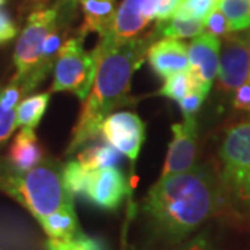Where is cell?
Here are the masks:
<instances>
[{
	"label": "cell",
	"instance_id": "cell-1",
	"mask_svg": "<svg viewBox=\"0 0 250 250\" xmlns=\"http://www.w3.org/2000/svg\"><path fill=\"white\" fill-rule=\"evenodd\" d=\"M225 195L213 171L195 166L159 179L145 197L142 210L157 236L181 243L223 208Z\"/></svg>",
	"mask_w": 250,
	"mask_h": 250
},
{
	"label": "cell",
	"instance_id": "cell-2",
	"mask_svg": "<svg viewBox=\"0 0 250 250\" xmlns=\"http://www.w3.org/2000/svg\"><path fill=\"white\" fill-rule=\"evenodd\" d=\"M154 35L135 38L111 47L96 46L92 54L98 70L92 90L85 99L78 123L72 131L67 153L71 154L102 132L103 121L117 106L131 102L129 88L134 72L142 65Z\"/></svg>",
	"mask_w": 250,
	"mask_h": 250
},
{
	"label": "cell",
	"instance_id": "cell-3",
	"mask_svg": "<svg viewBox=\"0 0 250 250\" xmlns=\"http://www.w3.org/2000/svg\"><path fill=\"white\" fill-rule=\"evenodd\" d=\"M0 190L24 206L38 221L74 205L62 185V171L53 163L39 164L24 172L14 168L0 171Z\"/></svg>",
	"mask_w": 250,
	"mask_h": 250
},
{
	"label": "cell",
	"instance_id": "cell-4",
	"mask_svg": "<svg viewBox=\"0 0 250 250\" xmlns=\"http://www.w3.org/2000/svg\"><path fill=\"white\" fill-rule=\"evenodd\" d=\"M98 70V60L83 50V36L64 42L56 57L52 92H72L85 100L92 90Z\"/></svg>",
	"mask_w": 250,
	"mask_h": 250
},
{
	"label": "cell",
	"instance_id": "cell-5",
	"mask_svg": "<svg viewBox=\"0 0 250 250\" xmlns=\"http://www.w3.org/2000/svg\"><path fill=\"white\" fill-rule=\"evenodd\" d=\"M220 181L227 193L250 202V123L229 128L220 150Z\"/></svg>",
	"mask_w": 250,
	"mask_h": 250
},
{
	"label": "cell",
	"instance_id": "cell-6",
	"mask_svg": "<svg viewBox=\"0 0 250 250\" xmlns=\"http://www.w3.org/2000/svg\"><path fill=\"white\" fill-rule=\"evenodd\" d=\"M57 18L59 13L56 9L36 10L28 17L27 25L21 32L14 50V65L17 71L13 82H22L39 67L42 46L46 36L57 27Z\"/></svg>",
	"mask_w": 250,
	"mask_h": 250
},
{
	"label": "cell",
	"instance_id": "cell-7",
	"mask_svg": "<svg viewBox=\"0 0 250 250\" xmlns=\"http://www.w3.org/2000/svg\"><path fill=\"white\" fill-rule=\"evenodd\" d=\"M157 4L159 0H124L117 9L110 32L98 46L111 47L138 38L156 18Z\"/></svg>",
	"mask_w": 250,
	"mask_h": 250
},
{
	"label": "cell",
	"instance_id": "cell-8",
	"mask_svg": "<svg viewBox=\"0 0 250 250\" xmlns=\"http://www.w3.org/2000/svg\"><path fill=\"white\" fill-rule=\"evenodd\" d=\"M221 52L220 38L203 32L188 46L189 72L192 75L193 88L208 93L213 81L218 74V62Z\"/></svg>",
	"mask_w": 250,
	"mask_h": 250
},
{
	"label": "cell",
	"instance_id": "cell-9",
	"mask_svg": "<svg viewBox=\"0 0 250 250\" xmlns=\"http://www.w3.org/2000/svg\"><path fill=\"white\" fill-rule=\"evenodd\" d=\"M102 135L110 146L135 161L145 141V124L138 114L121 111L110 114L103 121Z\"/></svg>",
	"mask_w": 250,
	"mask_h": 250
},
{
	"label": "cell",
	"instance_id": "cell-10",
	"mask_svg": "<svg viewBox=\"0 0 250 250\" xmlns=\"http://www.w3.org/2000/svg\"><path fill=\"white\" fill-rule=\"evenodd\" d=\"M172 141L161 171L160 178L179 174L195 167L197 124L195 117H184V123L172 124Z\"/></svg>",
	"mask_w": 250,
	"mask_h": 250
},
{
	"label": "cell",
	"instance_id": "cell-11",
	"mask_svg": "<svg viewBox=\"0 0 250 250\" xmlns=\"http://www.w3.org/2000/svg\"><path fill=\"white\" fill-rule=\"evenodd\" d=\"M250 52L243 38L227 36L218 62V83L224 92H233L249 80Z\"/></svg>",
	"mask_w": 250,
	"mask_h": 250
},
{
	"label": "cell",
	"instance_id": "cell-12",
	"mask_svg": "<svg viewBox=\"0 0 250 250\" xmlns=\"http://www.w3.org/2000/svg\"><path fill=\"white\" fill-rule=\"evenodd\" d=\"M129 193L125 177L116 167L100 168L92 172L86 199L104 210H116Z\"/></svg>",
	"mask_w": 250,
	"mask_h": 250
},
{
	"label": "cell",
	"instance_id": "cell-13",
	"mask_svg": "<svg viewBox=\"0 0 250 250\" xmlns=\"http://www.w3.org/2000/svg\"><path fill=\"white\" fill-rule=\"evenodd\" d=\"M154 72L161 78L189 70L188 46L178 39L164 38L153 42L146 54Z\"/></svg>",
	"mask_w": 250,
	"mask_h": 250
},
{
	"label": "cell",
	"instance_id": "cell-14",
	"mask_svg": "<svg viewBox=\"0 0 250 250\" xmlns=\"http://www.w3.org/2000/svg\"><path fill=\"white\" fill-rule=\"evenodd\" d=\"M43 159V150L38 143L35 131L32 128H22L14 138L9 150V161L16 171L32 170Z\"/></svg>",
	"mask_w": 250,
	"mask_h": 250
},
{
	"label": "cell",
	"instance_id": "cell-15",
	"mask_svg": "<svg viewBox=\"0 0 250 250\" xmlns=\"http://www.w3.org/2000/svg\"><path fill=\"white\" fill-rule=\"evenodd\" d=\"M83 11V24L81 27V36L88 32H98L104 38L113 27L116 17L114 0H80Z\"/></svg>",
	"mask_w": 250,
	"mask_h": 250
},
{
	"label": "cell",
	"instance_id": "cell-16",
	"mask_svg": "<svg viewBox=\"0 0 250 250\" xmlns=\"http://www.w3.org/2000/svg\"><path fill=\"white\" fill-rule=\"evenodd\" d=\"M39 223L50 239L64 241V239H71L81 233L74 205L67 206L53 214L47 215Z\"/></svg>",
	"mask_w": 250,
	"mask_h": 250
},
{
	"label": "cell",
	"instance_id": "cell-17",
	"mask_svg": "<svg viewBox=\"0 0 250 250\" xmlns=\"http://www.w3.org/2000/svg\"><path fill=\"white\" fill-rule=\"evenodd\" d=\"M50 100V93H38L31 98L22 100L16 108L17 113V126L22 128H32L35 129L39 121L45 114L47 104Z\"/></svg>",
	"mask_w": 250,
	"mask_h": 250
},
{
	"label": "cell",
	"instance_id": "cell-18",
	"mask_svg": "<svg viewBox=\"0 0 250 250\" xmlns=\"http://www.w3.org/2000/svg\"><path fill=\"white\" fill-rule=\"evenodd\" d=\"M93 171L85 168L78 160L68 161L62 170V185L70 196L86 197L90 177Z\"/></svg>",
	"mask_w": 250,
	"mask_h": 250
},
{
	"label": "cell",
	"instance_id": "cell-19",
	"mask_svg": "<svg viewBox=\"0 0 250 250\" xmlns=\"http://www.w3.org/2000/svg\"><path fill=\"white\" fill-rule=\"evenodd\" d=\"M120 154L121 153L110 145H96L81 152L78 154V161L85 168L95 171L116 167V164L120 161Z\"/></svg>",
	"mask_w": 250,
	"mask_h": 250
},
{
	"label": "cell",
	"instance_id": "cell-20",
	"mask_svg": "<svg viewBox=\"0 0 250 250\" xmlns=\"http://www.w3.org/2000/svg\"><path fill=\"white\" fill-rule=\"evenodd\" d=\"M205 31V21L192 20V18L174 17L167 22L157 25V32L164 38L170 39H184V38H196Z\"/></svg>",
	"mask_w": 250,
	"mask_h": 250
},
{
	"label": "cell",
	"instance_id": "cell-21",
	"mask_svg": "<svg viewBox=\"0 0 250 250\" xmlns=\"http://www.w3.org/2000/svg\"><path fill=\"white\" fill-rule=\"evenodd\" d=\"M218 9L224 13L231 31L250 28V0H221Z\"/></svg>",
	"mask_w": 250,
	"mask_h": 250
},
{
	"label": "cell",
	"instance_id": "cell-22",
	"mask_svg": "<svg viewBox=\"0 0 250 250\" xmlns=\"http://www.w3.org/2000/svg\"><path fill=\"white\" fill-rule=\"evenodd\" d=\"M192 89H193L192 75H190L189 70H187V71L172 74L168 78H166L163 88L159 90V95L179 102Z\"/></svg>",
	"mask_w": 250,
	"mask_h": 250
},
{
	"label": "cell",
	"instance_id": "cell-23",
	"mask_svg": "<svg viewBox=\"0 0 250 250\" xmlns=\"http://www.w3.org/2000/svg\"><path fill=\"white\" fill-rule=\"evenodd\" d=\"M221 0H184L175 17L205 21L214 10L218 9Z\"/></svg>",
	"mask_w": 250,
	"mask_h": 250
},
{
	"label": "cell",
	"instance_id": "cell-24",
	"mask_svg": "<svg viewBox=\"0 0 250 250\" xmlns=\"http://www.w3.org/2000/svg\"><path fill=\"white\" fill-rule=\"evenodd\" d=\"M47 249L49 250H107L104 242L85 236L83 233H80L71 239H49L47 242Z\"/></svg>",
	"mask_w": 250,
	"mask_h": 250
},
{
	"label": "cell",
	"instance_id": "cell-25",
	"mask_svg": "<svg viewBox=\"0 0 250 250\" xmlns=\"http://www.w3.org/2000/svg\"><path fill=\"white\" fill-rule=\"evenodd\" d=\"M205 29L208 31V34L217 36H227L231 32L229 24L227 21V18L224 16V13L220 9L214 10L208 17L205 20Z\"/></svg>",
	"mask_w": 250,
	"mask_h": 250
},
{
	"label": "cell",
	"instance_id": "cell-26",
	"mask_svg": "<svg viewBox=\"0 0 250 250\" xmlns=\"http://www.w3.org/2000/svg\"><path fill=\"white\" fill-rule=\"evenodd\" d=\"M206 96H207V93H205L203 90L193 88L185 98L181 99L178 103L184 117H195L200 106L203 104Z\"/></svg>",
	"mask_w": 250,
	"mask_h": 250
},
{
	"label": "cell",
	"instance_id": "cell-27",
	"mask_svg": "<svg viewBox=\"0 0 250 250\" xmlns=\"http://www.w3.org/2000/svg\"><path fill=\"white\" fill-rule=\"evenodd\" d=\"M24 95V90L21 88V85L17 82H13L4 86L0 88V107L6 108V110H14L16 106H18L20 99Z\"/></svg>",
	"mask_w": 250,
	"mask_h": 250
},
{
	"label": "cell",
	"instance_id": "cell-28",
	"mask_svg": "<svg viewBox=\"0 0 250 250\" xmlns=\"http://www.w3.org/2000/svg\"><path fill=\"white\" fill-rule=\"evenodd\" d=\"M17 128V113L14 110L0 107V145L10 138V135Z\"/></svg>",
	"mask_w": 250,
	"mask_h": 250
},
{
	"label": "cell",
	"instance_id": "cell-29",
	"mask_svg": "<svg viewBox=\"0 0 250 250\" xmlns=\"http://www.w3.org/2000/svg\"><path fill=\"white\" fill-rule=\"evenodd\" d=\"M182 1L184 0H159L156 10V20L159 21V24L167 22L175 17Z\"/></svg>",
	"mask_w": 250,
	"mask_h": 250
},
{
	"label": "cell",
	"instance_id": "cell-30",
	"mask_svg": "<svg viewBox=\"0 0 250 250\" xmlns=\"http://www.w3.org/2000/svg\"><path fill=\"white\" fill-rule=\"evenodd\" d=\"M17 35V27L9 13L0 10V45L7 43Z\"/></svg>",
	"mask_w": 250,
	"mask_h": 250
},
{
	"label": "cell",
	"instance_id": "cell-31",
	"mask_svg": "<svg viewBox=\"0 0 250 250\" xmlns=\"http://www.w3.org/2000/svg\"><path fill=\"white\" fill-rule=\"evenodd\" d=\"M233 107L238 110L250 111V81L245 82L238 89L235 90L233 96Z\"/></svg>",
	"mask_w": 250,
	"mask_h": 250
},
{
	"label": "cell",
	"instance_id": "cell-32",
	"mask_svg": "<svg viewBox=\"0 0 250 250\" xmlns=\"http://www.w3.org/2000/svg\"><path fill=\"white\" fill-rule=\"evenodd\" d=\"M177 250H213V246L207 233L203 232L182 243Z\"/></svg>",
	"mask_w": 250,
	"mask_h": 250
},
{
	"label": "cell",
	"instance_id": "cell-33",
	"mask_svg": "<svg viewBox=\"0 0 250 250\" xmlns=\"http://www.w3.org/2000/svg\"><path fill=\"white\" fill-rule=\"evenodd\" d=\"M243 39H245V42H246V45H248V47H249V52H250V32L248 34V35L245 36Z\"/></svg>",
	"mask_w": 250,
	"mask_h": 250
},
{
	"label": "cell",
	"instance_id": "cell-34",
	"mask_svg": "<svg viewBox=\"0 0 250 250\" xmlns=\"http://www.w3.org/2000/svg\"><path fill=\"white\" fill-rule=\"evenodd\" d=\"M6 1H7V0H0V7H1V6H3V4L6 3Z\"/></svg>",
	"mask_w": 250,
	"mask_h": 250
},
{
	"label": "cell",
	"instance_id": "cell-35",
	"mask_svg": "<svg viewBox=\"0 0 250 250\" xmlns=\"http://www.w3.org/2000/svg\"><path fill=\"white\" fill-rule=\"evenodd\" d=\"M249 81H250V74H249Z\"/></svg>",
	"mask_w": 250,
	"mask_h": 250
}]
</instances>
